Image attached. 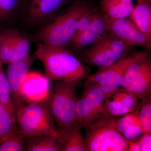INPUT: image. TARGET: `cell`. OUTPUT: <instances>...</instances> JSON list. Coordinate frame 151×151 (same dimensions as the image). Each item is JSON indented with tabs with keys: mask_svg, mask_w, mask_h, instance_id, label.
Wrapping results in <instances>:
<instances>
[{
	"mask_svg": "<svg viewBox=\"0 0 151 151\" xmlns=\"http://www.w3.org/2000/svg\"><path fill=\"white\" fill-rule=\"evenodd\" d=\"M35 54L43 65L45 77L49 81H71L87 77L80 60L63 47L39 44Z\"/></svg>",
	"mask_w": 151,
	"mask_h": 151,
	"instance_id": "6da1fadb",
	"label": "cell"
},
{
	"mask_svg": "<svg viewBox=\"0 0 151 151\" xmlns=\"http://www.w3.org/2000/svg\"><path fill=\"white\" fill-rule=\"evenodd\" d=\"M16 124L19 132L25 138L42 135L59 136L47 96L27 102L19 108L17 111Z\"/></svg>",
	"mask_w": 151,
	"mask_h": 151,
	"instance_id": "7a4b0ae2",
	"label": "cell"
},
{
	"mask_svg": "<svg viewBox=\"0 0 151 151\" xmlns=\"http://www.w3.org/2000/svg\"><path fill=\"white\" fill-rule=\"evenodd\" d=\"M80 81H60L47 96L49 108L59 132L77 122L76 89Z\"/></svg>",
	"mask_w": 151,
	"mask_h": 151,
	"instance_id": "3957f363",
	"label": "cell"
},
{
	"mask_svg": "<svg viewBox=\"0 0 151 151\" xmlns=\"http://www.w3.org/2000/svg\"><path fill=\"white\" fill-rule=\"evenodd\" d=\"M90 9L85 3L76 2L65 13L41 29L38 33V38L42 43L64 47L74 37L79 18Z\"/></svg>",
	"mask_w": 151,
	"mask_h": 151,
	"instance_id": "277c9868",
	"label": "cell"
},
{
	"mask_svg": "<svg viewBox=\"0 0 151 151\" xmlns=\"http://www.w3.org/2000/svg\"><path fill=\"white\" fill-rule=\"evenodd\" d=\"M85 129L86 151H127V140L116 129L115 118L101 115Z\"/></svg>",
	"mask_w": 151,
	"mask_h": 151,
	"instance_id": "5b68a950",
	"label": "cell"
},
{
	"mask_svg": "<svg viewBox=\"0 0 151 151\" xmlns=\"http://www.w3.org/2000/svg\"><path fill=\"white\" fill-rule=\"evenodd\" d=\"M133 47L109 32L100 40L85 49L81 54V60L100 70L132 52Z\"/></svg>",
	"mask_w": 151,
	"mask_h": 151,
	"instance_id": "8992f818",
	"label": "cell"
},
{
	"mask_svg": "<svg viewBox=\"0 0 151 151\" xmlns=\"http://www.w3.org/2000/svg\"><path fill=\"white\" fill-rule=\"evenodd\" d=\"M150 50L131 52L108 67L98 70L88 76L86 81L98 85L105 94L106 100L111 98L113 92L122 86L124 74L129 65L150 54Z\"/></svg>",
	"mask_w": 151,
	"mask_h": 151,
	"instance_id": "52a82bcc",
	"label": "cell"
},
{
	"mask_svg": "<svg viewBox=\"0 0 151 151\" xmlns=\"http://www.w3.org/2000/svg\"><path fill=\"white\" fill-rule=\"evenodd\" d=\"M106 100L103 90L97 84L86 81L81 96L77 98V122L86 129L102 115Z\"/></svg>",
	"mask_w": 151,
	"mask_h": 151,
	"instance_id": "ba28073f",
	"label": "cell"
},
{
	"mask_svg": "<svg viewBox=\"0 0 151 151\" xmlns=\"http://www.w3.org/2000/svg\"><path fill=\"white\" fill-rule=\"evenodd\" d=\"M121 86L141 100L151 97V61L150 54L129 65L124 74Z\"/></svg>",
	"mask_w": 151,
	"mask_h": 151,
	"instance_id": "9c48e42d",
	"label": "cell"
},
{
	"mask_svg": "<svg viewBox=\"0 0 151 151\" xmlns=\"http://www.w3.org/2000/svg\"><path fill=\"white\" fill-rule=\"evenodd\" d=\"M36 57L35 54L9 63L6 74L10 89L11 97L16 111L27 103L23 94L25 81L33 63Z\"/></svg>",
	"mask_w": 151,
	"mask_h": 151,
	"instance_id": "30bf717a",
	"label": "cell"
},
{
	"mask_svg": "<svg viewBox=\"0 0 151 151\" xmlns=\"http://www.w3.org/2000/svg\"><path fill=\"white\" fill-rule=\"evenodd\" d=\"M105 18L109 32L123 42L132 47H142L146 49H150L151 38L146 36L130 18H129V17L114 19L105 14Z\"/></svg>",
	"mask_w": 151,
	"mask_h": 151,
	"instance_id": "8fae6325",
	"label": "cell"
},
{
	"mask_svg": "<svg viewBox=\"0 0 151 151\" xmlns=\"http://www.w3.org/2000/svg\"><path fill=\"white\" fill-rule=\"evenodd\" d=\"M139 110L115 118L116 129L127 140L135 139L144 133L139 119Z\"/></svg>",
	"mask_w": 151,
	"mask_h": 151,
	"instance_id": "7c38bea8",
	"label": "cell"
},
{
	"mask_svg": "<svg viewBox=\"0 0 151 151\" xmlns=\"http://www.w3.org/2000/svg\"><path fill=\"white\" fill-rule=\"evenodd\" d=\"M80 124L78 123L59 132L61 151H86L84 138Z\"/></svg>",
	"mask_w": 151,
	"mask_h": 151,
	"instance_id": "4fadbf2b",
	"label": "cell"
},
{
	"mask_svg": "<svg viewBox=\"0 0 151 151\" xmlns=\"http://www.w3.org/2000/svg\"><path fill=\"white\" fill-rule=\"evenodd\" d=\"M65 0H32L29 9V17L32 21H39L55 13Z\"/></svg>",
	"mask_w": 151,
	"mask_h": 151,
	"instance_id": "5bb4252c",
	"label": "cell"
},
{
	"mask_svg": "<svg viewBox=\"0 0 151 151\" xmlns=\"http://www.w3.org/2000/svg\"><path fill=\"white\" fill-rule=\"evenodd\" d=\"M129 17L138 28L146 36L151 38V3L138 0Z\"/></svg>",
	"mask_w": 151,
	"mask_h": 151,
	"instance_id": "9a60e30c",
	"label": "cell"
},
{
	"mask_svg": "<svg viewBox=\"0 0 151 151\" xmlns=\"http://www.w3.org/2000/svg\"><path fill=\"white\" fill-rule=\"evenodd\" d=\"M27 151H61L59 136L42 135L25 138Z\"/></svg>",
	"mask_w": 151,
	"mask_h": 151,
	"instance_id": "2e32d148",
	"label": "cell"
},
{
	"mask_svg": "<svg viewBox=\"0 0 151 151\" xmlns=\"http://www.w3.org/2000/svg\"><path fill=\"white\" fill-rule=\"evenodd\" d=\"M101 9L112 19L129 17L134 9V0H101Z\"/></svg>",
	"mask_w": 151,
	"mask_h": 151,
	"instance_id": "e0dca14e",
	"label": "cell"
},
{
	"mask_svg": "<svg viewBox=\"0 0 151 151\" xmlns=\"http://www.w3.org/2000/svg\"><path fill=\"white\" fill-rule=\"evenodd\" d=\"M16 118L14 108L0 104V140L3 142L15 129Z\"/></svg>",
	"mask_w": 151,
	"mask_h": 151,
	"instance_id": "ac0fdd59",
	"label": "cell"
},
{
	"mask_svg": "<svg viewBox=\"0 0 151 151\" xmlns=\"http://www.w3.org/2000/svg\"><path fill=\"white\" fill-rule=\"evenodd\" d=\"M25 151V138L21 134L16 126L13 132L0 144V151Z\"/></svg>",
	"mask_w": 151,
	"mask_h": 151,
	"instance_id": "d6986e66",
	"label": "cell"
},
{
	"mask_svg": "<svg viewBox=\"0 0 151 151\" xmlns=\"http://www.w3.org/2000/svg\"><path fill=\"white\" fill-rule=\"evenodd\" d=\"M104 37L97 35L88 29L82 32L75 34L70 43L71 44L74 50H80L97 42Z\"/></svg>",
	"mask_w": 151,
	"mask_h": 151,
	"instance_id": "ffe728a7",
	"label": "cell"
},
{
	"mask_svg": "<svg viewBox=\"0 0 151 151\" xmlns=\"http://www.w3.org/2000/svg\"><path fill=\"white\" fill-rule=\"evenodd\" d=\"M111 98L116 102L121 103L133 111L139 109L140 102L139 99L123 88L116 89L111 95Z\"/></svg>",
	"mask_w": 151,
	"mask_h": 151,
	"instance_id": "44dd1931",
	"label": "cell"
},
{
	"mask_svg": "<svg viewBox=\"0 0 151 151\" xmlns=\"http://www.w3.org/2000/svg\"><path fill=\"white\" fill-rule=\"evenodd\" d=\"M0 58L7 64L21 59L6 32L0 35Z\"/></svg>",
	"mask_w": 151,
	"mask_h": 151,
	"instance_id": "7402d4cb",
	"label": "cell"
},
{
	"mask_svg": "<svg viewBox=\"0 0 151 151\" xmlns=\"http://www.w3.org/2000/svg\"><path fill=\"white\" fill-rule=\"evenodd\" d=\"M6 33L20 59L29 55L30 43L27 40L14 31Z\"/></svg>",
	"mask_w": 151,
	"mask_h": 151,
	"instance_id": "603a6c76",
	"label": "cell"
},
{
	"mask_svg": "<svg viewBox=\"0 0 151 151\" xmlns=\"http://www.w3.org/2000/svg\"><path fill=\"white\" fill-rule=\"evenodd\" d=\"M132 112L131 109L121 103L108 99L105 100L103 105L102 115L108 118H117Z\"/></svg>",
	"mask_w": 151,
	"mask_h": 151,
	"instance_id": "cb8c5ba5",
	"label": "cell"
},
{
	"mask_svg": "<svg viewBox=\"0 0 151 151\" xmlns=\"http://www.w3.org/2000/svg\"><path fill=\"white\" fill-rule=\"evenodd\" d=\"M3 64L0 58V104L14 108L11 97L8 80L4 71Z\"/></svg>",
	"mask_w": 151,
	"mask_h": 151,
	"instance_id": "d4e9b609",
	"label": "cell"
},
{
	"mask_svg": "<svg viewBox=\"0 0 151 151\" xmlns=\"http://www.w3.org/2000/svg\"><path fill=\"white\" fill-rule=\"evenodd\" d=\"M139 119L144 133H151V97L141 100Z\"/></svg>",
	"mask_w": 151,
	"mask_h": 151,
	"instance_id": "484cf974",
	"label": "cell"
},
{
	"mask_svg": "<svg viewBox=\"0 0 151 151\" xmlns=\"http://www.w3.org/2000/svg\"><path fill=\"white\" fill-rule=\"evenodd\" d=\"M96 12L95 10L90 9L81 15L76 24L75 34L82 32L89 28Z\"/></svg>",
	"mask_w": 151,
	"mask_h": 151,
	"instance_id": "4316f807",
	"label": "cell"
},
{
	"mask_svg": "<svg viewBox=\"0 0 151 151\" xmlns=\"http://www.w3.org/2000/svg\"><path fill=\"white\" fill-rule=\"evenodd\" d=\"M19 0H0V18L7 17L15 11Z\"/></svg>",
	"mask_w": 151,
	"mask_h": 151,
	"instance_id": "83f0119b",
	"label": "cell"
},
{
	"mask_svg": "<svg viewBox=\"0 0 151 151\" xmlns=\"http://www.w3.org/2000/svg\"><path fill=\"white\" fill-rule=\"evenodd\" d=\"M134 140L139 143L142 151H151V133H144Z\"/></svg>",
	"mask_w": 151,
	"mask_h": 151,
	"instance_id": "f1b7e54d",
	"label": "cell"
},
{
	"mask_svg": "<svg viewBox=\"0 0 151 151\" xmlns=\"http://www.w3.org/2000/svg\"><path fill=\"white\" fill-rule=\"evenodd\" d=\"M127 151H142L139 143L134 140H127Z\"/></svg>",
	"mask_w": 151,
	"mask_h": 151,
	"instance_id": "f546056e",
	"label": "cell"
},
{
	"mask_svg": "<svg viewBox=\"0 0 151 151\" xmlns=\"http://www.w3.org/2000/svg\"><path fill=\"white\" fill-rule=\"evenodd\" d=\"M142 1H145L147 2L150 3L151 0H142Z\"/></svg>",
	"mask_w": 151,
	"mask_h": 151,
	"instance_id": "4dcf8cb0",
	"label": "cell"
},
{
	"mask_svg": "<svg viewBox=\"0 0 151 151\" xmlns=\"http://www.w3.org/2000/svg\"><path fill=\"white\" fill-rule=\"evenodd\" d=\"M3 142V141L2 140H0V144H1V143L2 142Z\"/></svg>",
	"mask_w": 151,
	"mask_h": 151,
	"instance_id": "1f68e13d",
	"label": "cell"
},
{
	"mask_svg": "<svg viewBox=\"0 0 151 151\" xmlns=\"http://www.w3.org/2000/svg\"><path fill=\"white\" fill-rule=\"evenodd\" d=\"M0 35H1V34H0Z\"/></svg>",
	"mask_w": 151,
	"mask_h": 151,
	"instance_id": "d6a6232c",
	"label": "cell"
},
{
	"mask_svg": "<svg viewBox=\"0 0 151 151\" xmlns=\"http://www.w3.org/2000/svg\"><path fill=\"white\" fill-rule=\"evenodd\" d=\"M88 1H89V0H88Z\"/></svg>",
	"mask_w": 151,
	"mask_h": 151,
	"instance_id": "836d02e7",
	"label": "cell"
}]
</instances>
